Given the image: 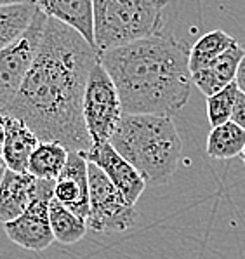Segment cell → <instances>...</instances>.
I'll return each mask as SVG.
<instances>
[{
  "mask_svg": "<svg viewBox=\"0 0 245 259\" xmlns=\"http://www.w3.org/2000/svg\"><path fill=\"white\" fill-rule=\"evenodd\" d=\"M37 183L31 174L13 172L6 169L0 183V223L6 225L18 219L28 209L37 191Z\"/></svg>",
  "mask_w": 245,
  "mask_h": 259,
  "instance_id": "12",
  "label": "cell"
},
{
  "mask_svg": "<svg viewBox=\"0 0 245 259\" xmlns=\"http://www.w3.org/2000/svg\"><path fill=\"white\" fill-rule=\"evenodd\" d=\"M49 221L54 240H58L59 244L72 245L85 237V219L75 216L72 210H68L65 205L59 204L56 198H53L49 204Z\"/></svg>",
  "mask_w": 245,
  "mask_h": 259,
  "instance_id": "19",
  "label": "cell"
},
{
  "mask_svg": "<svg viewBox=\"0 0 245 259\" xmlns=\"http://www.w3.org/2000/svg\"><path fill=\"white\" fill-rule=\"evenodd\" d=\"M84 122L92 145L110 143L120 118L124 117L117 87L108 71L97 61L90 70L84 93Z\"/></svg>",
  "mask_w": 245,
  "mask_h": 259,
  "instance_id": "5",
  "label": "cell"
},
{
  "mask_svg": "<svg viewBox=\"0 0 245 259\" xmlns=\"http://www.w3.org/2000/svg\"><path fill=\"white\" fill-rule=\"evenodd\" d=\"M37 7L49 18L77 31L92 49L94 44V7L90 0H40Z\"/></svg>",
  "mask_w": 245,
  "mask_h": 259,
  "instance_id": "11",
  "label": "cell"
},
{
  "mask_svg": "<svg viewBox=\"0 0 245 259\" xmlns=\"http://www.w3.org/2000/svg\"><path fill=\"white\" fill-rule=\"evenodd\" d=\"M96 49L77 31L47 16L37 56L14 99L0 115L19 118L38 141L87 153L92 146L84 122V93Z\"/></svg>",
  "mask_w": 245,
  "mask_h": 259,
  "instance_id": "1",
  "label": "cell"
},
{
  "mask_svg": "<svg viewBox=\"0 0 245 259\" xmlns=\"http://www.w3.org/2000/svg\"><path fill=\"white\" fill-rule=\"evenodd\" d=\"M117 87L124 115L172 118L189 99V49L165 31L100 54Z\"/></svg>",
  "mask_w": 245,
  "mask_h": 259,
  "instance_id": "2",
  "label": "cell"
},
{
  "mask_svg": "<svg viewBox=\"0 0 245 259\" xmlns=\"http://www.w3.org/2000/svg\"><path fill=\"white\" fill-rule=\"evenodd\" d=\"M45 23L47 14L37 7L35 18L26 33L9 47L0 51V111L13 101L25 80L31 63L37 56Z\"/></svg>",
  "mask_w": 245,
  "mask_h": 259,
  "instance_id": "7",
  "label": "cell"
},
{
  "mask_svg": "<svg viewBox=\"0 0 245 259\" xmlns=\"http://www.w3.org/2000/svg\"><path fill=\"white\" fill-rule=\"evenodd\" d=\"M70 151L59 143L40 141L28 162V174L40 181H56L65 169Z\"/></svg>",
  "mask_w": 245,
  "mask_h": 259,
  "instance_id": "16",
  "label": "cell"
},
{
  "mask_svg": "<svg viewBox=\"0 0 245 259\" xmlns=\"http://www.w3.org/2000/svg\"><path fill=\"white\" fill-rule=\"evenodd\" d=\"M110 145L150 186L169 183L179 169L183 143L169 117L124 115Z\"/></svg>",
  "mask_w": 245,
  "mask_h": 259,
  "instance_id": "3",
  "label": "cell"
},
{
  "mask_svg": "<svg viewBox=\"0 0 245 259\" xmlns=\"http://www.w3.org/2000/svg\"><path fill=\"white\" fill-rule=\"evenodd\" d=\"M37 13V2H0V51L21 38Z\"/></svg>",
  "mask_w": 245,
  "mask_h": 259,
  "instance_id": "15",
  "label": "cell"
},
{
  "mask_svg": "<svg viewBox=\"0 0 245 259\" xmlns=\"http://www.w3.org/2000/svg\"><path fill=\"white\" fill-rule=\"evenodd\" d=\"M94 44L97 54L165 33L167 2L155 0H96Z\"/></svg>",
  "mask_w": 245,
  "mask_h": 259,
  "instance_id": "4",
  "label": "cell"
},
{
  "mask_svg": "<svg viewBox=\"0 0 245 259\" xmlns=\"http://www.w3.org/2000/svg\"><path fill=\"white\" fill-rule=\"evenodd\" d=\"M240 157H242V160H243V165H245V148H243V151H242V155H240Z\"/></svg>",
  "mask_w": 245,
  "mask_h": 259,
  "instance_id": "25",
  "label": "cell"
},
{
  "mask_svg": "<svg viewBox=\"0 0 245 259\" xmlns=\"http://www.w3.org/2000/svg\"><path fill=\"white\" fill-rule=\"evenodd\" d=\"M54 198V181L37 183L35 197L18 219L4 225L7 238L23 249L40 252L54 242L49 221V204Z\"/></svg>",
  "mask_w": 245,
  "mask_h": 259,
  "instance_id": "8",
  "label": "cell"
},
{
  "mask_svg": "<svg viewBox=\"0 0 245 259\" xmlns=\"http://www.w3.org/2000/svg\"><path fill=\"white\" fill-rule=\"evenodd\" d=\"M2 118L4 125H6V143H4L2 150L6 169L19 174L28 172L30 157L40 141L23 120L6 117V115H2Z\"/></svg>",
  "mask_w": 245,
  "mask_h": 259,
  "instance_id": "13",
  "label": "cell"
},
{
  "mask_svg": "<svg viewBox=\"0 0 245 259\" xmlns=\"http://www.w3.org/2000/svg\"><path fill=\"white\" fill-rule=\"evenodd\" d=\"M54 198L75 216H89V162L84 153L70 151L65 169L54 181Z\"/></svg>",
  "mask_w": 245,
  "mask_h": 259,
  "instance_id": "10",
  "label": "cell"
},
{
  "mask_svg": "<svg viewBox=\"0 0 245 259\" xmlns=\"http://www.w3.org/2000/svg\"><path fill=\"white\" fill-rule=\"evenodd\" d=\"M236 94H238V87L233 82L224 87L223 91L207 98V118L212 129L231 120V111L235 106Z\"/></svg>",
  "mask_w": 245,
  "mask_h": 259,
  "instance_id": "20",
  "label": "cell"
},
{
  "mask_svg": "<svg viewBox=\"0 0 245 259\" xmlns=\"http://www.w3.org/2000/svg\"><path fill=\"white\" fill-rule=\"evenodd\" d=\"M235 44H238L236 38L223 30H212L205 33L189 49V71L195 73V71L205 68L209 63H212L223 53L231 49Z\"/></svg>",
  "mask_w": 245,
  "mask_h": 259,
  "instance_id": "18",
  "label": "cell"
},
{
  "mask_svg": "<svg viewBox=\"0 0 245 259\" xmlns=\"http://www.w3.org/2000/svg\"><path fill=\"white\" fill-rule=\"evenodd\" d=\"M235 83H236V87H238L240 93H243V94H245V56L242 58V61H240L238 70H236Z\"/></svg>",
  "mask_w": 245,
  "mask_h": 259,
  "instance_id": "22",
  "label": "cell"
},
{
  "mask_svg": "<svg viewBox=\"0 0 245 259\" xmlns=\"http://www.w3.org/2000/svg\"><path fill=\"white\" fill-rule=\"evenodd\" d=\"M245 148V131L231 120L214 127L207 138V155L216 160L240 157Z\"/></svg>",
  "mask_w": 245,
  "mask_h": 259,
  "instance_id": "17",
  "label": "cell"
},
{
  "mask_svg": "<svg viewBox=\"0 0 245 259\" xmlns=\"http://www.w3.org/2000/svg\"><path fill=\"white\" fill-rule=\"evenodd\" d=\"M0 167H6V164H4V158L0 157Z\"/></svg>",
  "mask_w": 245,
  "mask_h": 259,
  "instance_id": "26",
  "label": "cell"
},
{
  "mask_svg": "<svg viewBox=\"0 0 245 259\" xmlns=\"http://www.w3.org/2000/svg\"><path fill=\"white\" fill-rule=\"evenodd\" d=\"M85 160L89 164L100 167L106 178L117 186V190L124 195V198L130 205H136L141 193L146 188L144 179L137 174V170L125 160L124 157L117 153L110 143L105 145H92L90 150L84 153Z\"/></svg>",
  "mask_w": 245,
  "mask_h": 259,
  "instance_id": "9",
  "label": "cell"
},
{
  "mask_svg": "<svg viewBox=\"0 0 245 259\" xmlns=\"http://www.w3.org/2000/svg\"><path fill=\"white\" fill-rule=\"evenodd\" d=\"M231 122L236 123L238 127H242L245 131V94L240 93L236 94V99H235V106H233V111H231Z\"/></svg>",
  "mask_w": 245,
  "mask_h": 259,
  "instance_id": "21",
  "label": "cell"
},
{
  "mask_svg": "<svg viewBox=\"0 0 245 259\" xmlns=\"http://www.w3.org/2000/svg\"><path fill=\"white\" fill-rule=\"evenodd\" d=\"M137 221L136 205H130L100 167L89 164V216L87 228L97 233H120Z\"/></svg>",
  "mask_w": 245,
  "mask_h": 259,
  "instance_id": "6",
  "label": "cell"
},
{
  "mask_svg": "<svg viewBox=\"0 0 245 259\" xmlns=\"http://www.w3.org/2000/svg\"><path fill=\"white\" fill-rule=\"evenodd\" d=\"M245 56V51L238 44L223 53L219 58H216L212 63H209L205 68L191 73V82L204 96H212L219 91H223L226 85L235 82L236 70Z\"/></svg>",
  "mask_w": 245,
  "mask_h": 259,
  "instance_id": "14",
  "label": "cell"
},
{
  "mask_svg": "<svg viewBox=\"0 0 245 259\" xmlns=\"http://www.w3.org/2000/svg\"><path fill=\"white\" fill-rule=\"evenodd\" d=\"M4 174H6V167H0V183H2Z\"/></svg>",
  "mask_w": 245,
  "mask_h": 259,
  "instance_id": "24",
  "label": "cell"
},
{
  "mask_svg": "<svg viewBox=\"0 0 245 259\" xmlns=\"http://www.w3.org/2000/svg\"><path fill=\"white\" fill-rule=\"evenodd\" d=\"M4 143H6V125H4V118L0 115V157H2Z\"/></svg>",
  "mask_w": 245,
  "mask_h": 259,
  "instance_id": "23",
  "label": "cell"
}]
</instances>
